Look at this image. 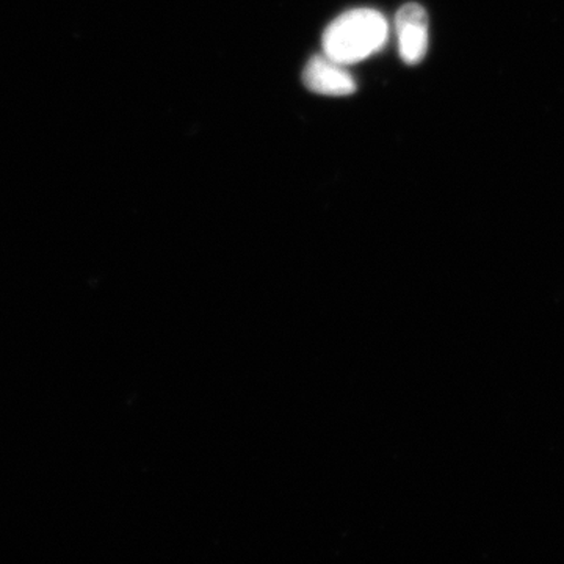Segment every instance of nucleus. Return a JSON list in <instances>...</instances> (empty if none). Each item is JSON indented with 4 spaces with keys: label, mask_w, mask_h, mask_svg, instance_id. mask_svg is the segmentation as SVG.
I'll return each mask as SVG.
<instances>
[{
    "label": "nucleus",
    "mask_w": 564,
    "mask_h": 564,
    "mask_svg": "<svg viewBox=\"0 0 564 564\" xmlns=\"http://www.w3.org/2000/svg\"><path fill=\"white\" fill-rule=\"evenodd\" d=\"M388 32V21L380 11H347L326 29L323 52L339 65L362 62L384 46Z\"/></svg>",
    "instance_id": "nucleus-1"
},
{
    "label": "nucleus",
    "mask_w": 564,
    "mask_h": 564,
    "mask_svg": "<svg viewBox=\"0 0 564 564\" xmlns=\"http://www.w3.org/2000/svg\"><path fill=\"white\" fill-rule=\"evenodd\" d=\"M400 55L408 65H417L429 51V14L419 3H406L395 18Z\"/></svg>",
    "instance_id": "nucleus-2"
},
{
    "label": "nucleus",
    "mask_w": 564,
    "mask_h": 564,
    "mask_svg": "<svg viewBox=\"0 0 564 564\" xmlns=\"http://www.w3.org/2000/svg\"><path fill=\"white\" fill-rule=\"evenodd\" d=\"M343 66L326 55H317L304 68V85L318 95L350 96L356 91V82Z\"/></svg>",
    "instance_id": "nucleus-3"
}]
</instances>
